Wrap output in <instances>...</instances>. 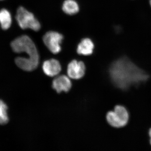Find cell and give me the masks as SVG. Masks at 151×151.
Returning <instances> with one entry per match:
<instances>
[{
	"label": "cell",
	"instance_id": "obj_1",
	"mask_svg": "<svg viewBox=\"0 0 151 151\" xmlns=\"http://www.w3.org/2000/svg\"><path fill=\"white\" fill-rule=\"evenodd\" d=\"M109 73L113 84L122 90L139 86L150 78L147 73L126 57L114 61L110 66Z\"/></svg>",
	"mask_w": 151,
	"mask_h": 151
},
{
	"label": "cell",
	"instance_id": "obj_2",
	"mask_svg": "<svg viewBox=\"0 0 151 151\" xmlns=\"http://www.w3.org/2000/svg\"><path fill=\"white\" fill-rule=\"evenodd\" d=\"M12 49L16 53L24 52L28 58L17 57L16 64L22 70L31 71L35 70L39 63V55L37 48L31 39L27 35L21 36L13 41L11 44Z\"/></svg>",
	"mask_w": 151,
	"mask_h": 151
},
{
	"label": "cell",
	"instance_id": "obj_3",
	"mask_svg": "<svg viewBox=\"0 0 151 151\" xmlns=\"http://www.w3.org/2000/svg\"><path fill=\"white\" fill-rule=\"evenodd\" d=\"M16 19L22 29H30L35 31H38L40 29L41 25L39 22L33 14L23 7H19L17 9Z\"/></svg>",
	"mask_w": 151,
	"mask_h": 151
},
{
	"label": "cell",
	"instance_id": "obj_4",
	"mask_svg": "<svg viewBox=\"0 0 151 151\" xmlns=\"http://www.w3.org/2000/svg\"><path fill=\"white\" fill-rule=\"evenodd\" d=\"M108 124L115 128L125 127L128 124L129 115L126 108L122 105H117L114 111L108 112L106 116Z\"/></svg>",
	"mask_w": 151,
	"mask_h": 151
},
{
	"label": "cell",
	"instance_id": "obj_5",
	"mask_svg": "<svg viewBox=\"0 0 151 151\" xmlns=\"http://www.w3.org/2000/svg\"><path fill=\"white\" fill-rule=\"evenodd\" d=\"M63 36L59 33L54 31L48 32L44 35L43 41L45 45L51 52L58 54L61 51V44Z\"/></svg>",
	"mask_w": 151,
	"mask_h": 151
},
{
	"label": "cell",
	"instance_id": "obj_6",
	"mask_svg": "<svg viewBox=\"0 0 151 151\" xmlns=\"http://www.w3.org/2000/svg\"><path fill=\"white\" fill-rule=\"evenodd\" d=\"M85 69L86 68L84 63L74 60L68 65V75L69 78L72 79H80L84 76Z\"/></svg>",
	"mask_w": 151,
	"mask_h": 151
},
{
	"label": "cell",
	"instance_id": "obj_7",
	"mask_svg": "<svg viewBox=\"0 0 151 151\" xmlns=\"http://www.w3.org/2000/svg\"><path fill=\"white\" fill-rule=\"evenodd\" d=\"M71 81L68 76L61 75L55 78L52 81V87L58 93L68 92L71 87Z\"/></svg>",
	"mask_w": 151,
	"mask_h": 151
},
{
	"label": "cell",
	"instance_id": "obj_8",
	"mask_svg": "<svg viewBox=\"0 0 151 151\" xmlns=\"http://www.w3.org/2000/svg\"><path fill=\"white\" fill-rule=\"evenodd\" d=\"M42 67L44 73L50 77H53L58 75L61 70L60 63L58 60L55 59L44 61Z\"/></svg>",
	"mask_w": 151,
	"mask_h": 151
},
{
	"label": "cell",
	"instance_id": "obj_9",
	"mask_svg": "<svg viewBox=\"0 0 151 151\" xmlns=\"http://www.w3.org/2000/svg\"><path fill=\"white\" fill-rule=\"evenodd\" d=\"M94 45L89 38H84L78 45L77 52L78 54L83 55H89L93 53Z\"/></svg>",
	"mask_w": 151,
	"mask_h": 151
},
{
	"label": "cell",
	"instance_id": "obj_10",
	"mask_svg": "<svg viewBox=\"0 0 151 151\" xmlns=\"http://www.w3.org/2000/svg\"><path fill=\"white\" fill-rule=\"evenodd\" d=\"M12 19L11 15L7 10L2 9L0 11V24L3 30H7L10 27Z\"/></svg>",
	"mask_w": 151,
	"mask_h": 151
},
{
	"label": "cell",
	"instance_id": "obj_11",
	"mask_svg": "<svg viewBox=\"0 0 151 151\" xmlns=\"http://www.w3.org/2000/svg\"><path fill=\"white\" fill-rule=\"evenodd\" d=\"M62 9L67 14H75L79 11L78 4L74 0H65L62 6Z\"/></svg>",
	"mask_w": 151,
	"mask_h": 151
},
{
	"label": "cell",
	"instance_id": "obj_12",
	"mask_svg": "<svg viewBox=\"0 0 151 151\" xmlns=\"http://www.w3.org/2000/svg\"><path fill=\"white\" fill-rule=\"evenodd\" d=\"M7 109V106L5 103L0 100V125H5L9 122Z\"/></svg>",
	"mask_w": 151,
	"mask_h": 151
},
{
	"label": "cell",
	"instance_id": "obj_13",
	"mask_svg": "<svg viewBox=\"0 0 151 151\" xmlns=\"http://www.w3.org/2000/svg\"><path fill=\"white\" fill-rule=\"evenodd\" d=\"M149 134L150 137V143L151 145V129H150V131H149Z\"/></svg>",
	"mask_w": 151,
	"mask_h": 151
},
{
	"label": "cell",
	"instance_id": "obj_14",
	"mask_svg": "<svg viewBox=\"0 0 151 151\" xmlns=\"http://www.w3.org/2000/svg\"><path fill=\"white\" fill-rule=\"evenodd\" d=\"M150 4L151 7V0H150Z\"/></svg>",
	"mask_w": 151,
	"mask_h": 151
},
{
	"label": "cell",
	"instance_id": "obj_15",
	"mask_svg": "<svg viewBox=\"0 0 151 151\" xmlns=\"http://www.w3.org/2000/svg\"><path fill=\"white\" fill-rule=\"evenodd\" d=\"M0 1H2V0H0Z\"/></svg>",
	"mask_w": 151,
	"mask_h": 151
}]
</instances>
